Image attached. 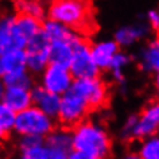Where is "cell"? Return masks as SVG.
I'll use <instances>...</instances> for the list:
<instances>
[{
	"label": "cell",
	"mask_w": 159,
	"mask_h": 159,
	"mask_svg": "<svg viewBox=\"0 0 159 159\" xmlns=\"http://www.w3.org/2000/svg\"><path fill=\"white\" fill-rule=\"evenodd\" d=\"M46 18L57 20L77 33H88L96 26L89 0H51Z\"/></svg>",
	"instance_id": "cell-1"
},
{
	"label": "cell",
	"mask_w": 159,
	"mask_h": 159,
	"mask_svg": "<svg viewBox=\"0 0 159 159\" xmlns=\"http://www.w3.org/2000/svg\"><path fill=\"white\" fill-rule=\"evenodd\" d=\"M71 138L73 148L86 151L97 159H109L112 154V139L100 121L85 119L71 128Z\"/></svg>",
	"instance_id": "cell-2"
},
{
	"label": "cell",
	"mask_w": 159,
	"mask_h": 159,
	"mask_svg": "<svg viewBox=\"0 0 159 159\" xmlns=\"http://www.w3.org/2000/svg\"><path fill=\"white\" fill-rule=\"evenodd\" d=\"M55 119L43 113L37 107L30 105L15 115L14 134L18 136L31 135V136L46 138L55 128Z\"/></svg>",
	"instance_id": "cell-3"
},
{
	"label": "cell",
	"mask_w": 159,
	"mask_h": 159,
	"mask_svg": "<svg viewBox=\"0 0 159 159\" xmlns=\"http://www.w3.org/2000/svg\"><path fill=\"white\" fill-rule=\"evenodd\" d=\"M90 107L85 101L84 97H81L74 90L69 89L61 96V104H59L57 120L63 127L73 128L81 121H84L90 112Z\"/></svg>",
	"instance_id": "cell-4"
},
{
	"label": "cell",
	"mask_w": 159,
	"mask_h": 159,
	"mask_svg": "<svg viewBox=\"0 0 159 159\" xmlns=\"http://www.w3.org/2000/svg\"><path fill=\"white\" fill-rule=\"evenodd\" d=\"M71 90L85 98L90 109L102 108L109 98V90L105 81L98 75L89 78H77L70 86Z\"/></svg>",
	"instance_id": "cell-5"
},
{
	"label": "cell",
	"mask_w": 159,
	"mask_h": 159,
	"mask_svg": "<svg viewBox=\"0 0 159 159\" xmlns=\"http://www.w3.org/2000/svg\"><path fill=\"white\" fill-rule=\"evenodd\" d=\"M69 70L74 80L96 77L100 74V69L93 61L89 43L86 42L85 38L80 37L74 43V51L69 65Z\"/></svg>",
	"instance_id": "cell-6"
},
{
	"label": "cell",
	"mask_w": 159,
	"mask_h": 159,
	"mask_svg": "<svg viewBox=\"0 0 159 159\" xmlns=\"http://www.w3.org/2000/svg\"><path fill=\"white\" fill-rule=\"evenodd\" d=\"M49 47L50 41L47 39L43 33H38L27 42L25 47L26 53V66L27 70L33 75H39L49 65Z\"/></svg>",
	"instance_id": "cell-7"
},
{
	"label": "cell",
	"mask_w": 159,
	"mask_h": 159,
	"mask_svg": "<svg viewBox=\"0 0 159 159\" xmlns=\"http://www.w3.org/2000/svg\"><path fill=\"white\" fill-rule=\"evenodd\" d=\"M73 81L74 78L69 67L53 65V63H49L45 70L39 74V85L59 96H62L70 89Z\"/></svg>",
	"instance_id": "cell-8"
},
{
	"label": "cell",
	"mask_w": 159,
	"mask_h": 159,
	"mask_svg": "<svg viewBox=\"0 0 159 159\" xmlns=\"http://www.w3.org/2000/svg\"><path fill=\"white\" fill-rule=\"evenodd\" d=\"M42 20L23 14H15L11 30V45L12 49H25L27 42L38 33H41Z\"/></svg>",
	"instance_id": "cell-9"
},
{
	"label": "cell",
	"mask_w": 159,
	"mask_h": 159,
	"mask_svg": "<svg viewBox=\"0 0 159 159\" xmlns=\"http://www.w3.org/2000/svg\"><path fill=\"white\" fill-rule=\"evenodd\" d=\"M159 131V100L148 102L139 113L136 121V136L144 139Z\"/></svg>",
	"instance_id": "cell-10"
},
{
	"label": "cell",
	"mask_w": 159,
	"mask_h": 159,
	"mask_svg": "<svg viewBox=\"0 0 159 159\" xmlns=\"http://www.w3.org/2000/svg\"><path fill=\"white\" fill-rule=\"evenodd\" d=\"M31 100H33V105L41 109L43 113L49 115L53 119H57L59 104H61L59 94L50 92L41 85H34L31 88Z\"/></svg>",
	"instance_id": "cell-11"
},
{
	"label": "cell",
	"mask_w": 159,
	"mask_h": 159,
	"mask_svg": "<svg viewBox=\"0 0 159 159\" xmlns=\"http://www.w3.org/2000/svg\"><path fill=\"white\" fill-rule=\"evenodd\" d=\"M90 47V54L96 66L101 70H108V67L112 62L113 57L117 54V51L120 50V47L115 39H100V41L93 42Z\"/></svg>",
	"instance_id": "cell-12"
},
{
	"label": "cell",
	"mask_w": 159,
	"mask_h": 159,
	"mask_svg": "<svg viewBox=\"0 0 159 159\" xmlns=\"http://www.w3.org/2000/svg\"><path fill=\"white\" fill-rule=\"evenodd\" d=\"M150 27L147 23H134V25L121 26L120 29L115 33V42L119 45V47H131L136 45L138 42L143 41L147 35L150 34Z\"/></svg>",
	"instance_id": "cell-13"
},
{
	"label": "cell",
	"mask_w": 159,
	"mask_h": 159,
	"mask_svg": "<svg viewBox=\"0 0 159 159\" xmlns=\"http://www.w3.org/2000/svg\"><path fill=\"white\" fill-rule=\"evenodd\" d=\"M80 37L81 35L77 34L71 39H62V41L50 42V47H49L50 63L69 67L71 57H73V51H74V43L77 42V39Z\"/></svg>",
	"instance_id": "cell-14"
},
{
	"label": "cell",
	"mask_w": 159,
	"mask_h": 159,
	"mask_svg": "<svg viewBox=\"0 0 159 159\" xmlns=\"http://www.w3.org/2000/svg\"><path fill=\"white\" fill-rule=\"evenodd\" d=\"M138 65L146 74H155L159 71V38L151 39L140 49Z\"/></svg>",
	"instance_id": "cell-15"
},
{
	"label": "cell",
	"mask_w": 159,
	"mask_h": 159,
	"mask_svg": "<svg viewBox=\"0 0 159 159\" xmlns=\"http://www.w3.org/2000/svg\"><path fill=\"white\" fill-rule=\"evenodd\" d=\"M3 104H6L15 113L20 112L27 107L33 105L31 100V89L22 86H6L3 94Z\"/></svg>",
	"instance_id": "cell-16"
},
{
	"label": "cell",
	"mask_w": 159,
	"mask_h": 159,
	"mask_svg": "<svg viewBox=\"0 0 159 159\" xmlns=\"http://www.w3.org/2000/svg\"><path fill=\"white\" fill-rule=\"evenodd\" d=\"M18 151V159H67V151L51 147L45 140L37 146Z\"/></svg>",
	"instance_id": "cell-17"
},
{
	"label": "cell",
	"mask_w": 159,
	"mask_h": 159,
	"mask_svg": "<svg viewBox=\"0 0 159 159\" xmlns=\"http://www.w3.org/2000/svg\"><path fill=\"white\" fill-rule=\"evenodd\" d=\"M0 69L2 75L27 70L25 49H11L0 54Z\"/></svg>",
	"instance_id": "cell-18"
},
{
	"label": "cell",
	"mask_w": 159,
	"mask_h": 159,
	"mask_svg": "<svg viewBox=\"0 0 159 159\" xmlns=\"http://www.w3.org/2000/svg\"><path fill=\"white\" fill-rule=\"evenodd\" d=\"M41 31L50 42L62 41V39H71V38H74L77 34H80V33H77V31L66 27L65 25H62V23H59L57 20H53V19H49V18H45L42 20Z\"/></svg>",
	"instance_id": "cell-19"
},
{
	"label": "cell",
	"mask_w": 159,
	"mask_h": 159,
	"mask_svg": "<svg viewBox=\"0 0 159 159\" xmlns=\"http://www.w3.org/2000/svg\"><path fill=\"white\" fill-rule=\"evenodd\" d=\"M131 62H132V57L129 54H127L125 51L119 50L117 54L113 57L112 62L108 67V71L111 77L116 84L123 85L127 81V69L129 67Z\"/></svg>",
	"instance_id": "cell-20"
},
{
	"label": "cell",
	"mask_w": 159,
	"mask_h": 159,
	"mask_svg": "<svg viewBox=\"0 0 159 159\" xmlns=\"http://www.w3.org/2000/svg\"><path fill=\"white\" fill-rule=\"evenodd\" d=\"M14 8L16 14L29 15L39 20H43L47 14L45 0H14Z\"/></svg>",
	"instance_id": "cell-21"
},
{
	"label": "cell",
	"mask_w": 159,
	"mask_h": 159,
	"mask_svg": "<svg viewBox=\"0 0 159 159\" xmlns=\"http://www.w3.org/2000/svg\"><path fill=\"white\" fill-rule=\"evenodd\" d=\"M45 143H47L51 147L55 148L69 151L73 148V138H71V131L67 127H61V128H55L45 138Z\"/></svg>",
	"instance_id": "cell-22"
},
{
	"label": "cell",
	"mask_w": 159,
	"mask_h": 159,
	"mask_svg": "<svg viewBox=\"0 0 159 159\" xmlns=\"http://www.w3.org/2000/svg\"><path fill=\"white\" fill-rule=\"evenodd\" d=\"M136 154L140 159H159V131L142 139Z\"/></svg>",
	"instance_id": "cell-23"
},
{
	"label": "cell",
	"mask_w": 159,
	"mask_h": 159,
	"mask_svg": "<svg viewBox=\"0 0 159 159\" xmlns=\"http://www.w3.org/2000/svg\"><path fill=\"white\" fill-rule=\"evenodd\" d=\"M15 115L12 109L0 102V140H6L14 134Z\"/></svg>",
	"instance_id": "cell-24"
},
{
	"label": "cell",
	"mask_w": 159,
	"mask_h": 159,
	"mask_svg": "<svg viewBox=\"0 0 159 159\" xmlns=\"http://www.w3.org/2000/svg\"><path fill=\"white\" fill-rule=\"evenodd\" d=\"M6 86H22V88L31 89L35 85L34 75L29 70L18 71V73H10L2 75Z\"/></svg>",
	"instance_id": "cell-25"
},
{
	"label": "cell",
	"mask_w": 159,
	"mask_h": 159,
	"mask_svg": "<svg viewBox=\"0 0 159 159\" xmlns=\"http://www.w3.org/2000/svg\"><path fill=\"white\" fill-rule=\"evenodd\" d=\"M147 26L150 27V30L158 31L159 33V10H151L147 12Z\"/></svg>",
	"instance_id": "cell-26"
},
{
	"label": "cell",
	"mask_w": 159,
	"mask_h": 159,
	"mask_svg": "<svg viewBox=\"0 0 159 159\" xmlns=\"http://www.w3.org/2000/svg\"><path fill=\"white\" fill-rule=\"evenodd\" d=\"M67 159H97V158L92 154L86 152V151L71 148L69 152H67Z\"/></svg>",
	"instance_id": "cell-27"
},
{
	"label": "cell",
	"mask_w": 159,
	"mask_h": 159,
	"mask_svg": "<svg viewBox=\"0 0 159 159\" xmlns=\"http://www.w3.org/2000/svg\"><path fill=\"white\" fill-rule=\"evenodd\" d=\"M152 84H154V89H155V92H157V94L159 96V71H157V73L154 74Z\"/></svg>",
	"instance_id": "cell-28"
},
{
	"label": "cell",
	"mask_w": 159,
	"mask_h": 159,
	"mask_svg": "<svg viewBox=\"0 0 159 159\" xmlns=\"http://www.w3.org/2000/svg\"><path fill=\"white\" fill-rule=\"evenodd\" d=\"M120 159H140V158H139V155L136 152H127Z\"/></svg>",
	"instance_id": "cell-29"
},
{
	"label": "cell",
	"mask_w": 159,
	"mask_h": 159,
	"mask_svg": "<svg viewBox=\"0 0 159 159\" xmlns=\"http://www.w3.org/2000/svg\"><path fill=\"white\" fill-rule=\"evenodd\" d=\"M4 89H6V84H4V81H3L2 75H0V102H2V100H3V94H4Z\"/></svg>",
	"instance_id": "cell-30"
},
{
	"label": "cell",
	"mask_w": 159,
	"mask_h": 159,
	"mask_svg": "<svg viewBox=\"0 0 159 159\" xmlns=\"http://www.w3.org/2000/svg\"><path fill=\"white\" fill-rule=\"evenodd\" d=\"M0 75H2V69H0Z\"/></svg>",
	"instance_id": "cell-31"
}]
</instances>
